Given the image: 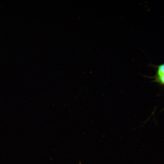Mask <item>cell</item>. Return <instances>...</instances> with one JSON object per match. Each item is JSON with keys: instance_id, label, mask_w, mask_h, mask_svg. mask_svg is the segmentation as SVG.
<instances>
[{"instance_id": "1", "label": "cell", "mask_w": 164, "mask_h": 164, "mask_svg": "<svg viewBox=\"0 0 164 164\" xmlns=\"http://www.w3.org/2000/svg\"><path fill=\"white\" fill-rule=\"evenodd\" d=\"M155 79L156 82L164 85V63L158 67Z\"/></svg>"}]
</instances>
